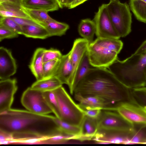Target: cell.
<instances>
[{
    "instance_id": "obj_4",
    "label": "cell",
    "mask_w": 146,
    "mask_h": 146,
    "mask_svg": "<svg viewBox=\"0 0 146 146\" xmlns=\"http://www.w3.org/2000/svg\"><path fill=\"white\" fill-rule=\"evenodd\" d=\"M53 91L57 101L60 119L72 124L81 126L85 116L84 110L74 102L62 86Z\"/></svg>"
},
{
    "instance_id": "obj_1",
    "label": "cell",
    "mask_w": 146,
    "mask_h": 146,
    "mask_svg": "<svg viewBox=\"0 0 146 146\" xmlns=\"http://www.w3.org/2000/svg\"><path fill=\"white\" fill-rule=\"evenodd\" d=\"M56 116L40 115L28 110L11 109L0 113V130L12 135L10 144L34 139H43L62 132Z\"/></svg>"
},
{
    "instance_id": "obj_46",
    "label": "cell",
    "mask_w": 146,
    "mask_h": 146,
    "mask_svg": "<svg viewBox=\"0 0 146 146\" xmlns=\"http://www.w3.org/2000/svg\"><path fill=\"white\" fill-rule=\"evenodd\" d=\"M144 144H146V140Z\"/></svg>"
},
{
    "instance_id": "obj_47",
    "label": "cell",
    "mask_w": 146,
    "mask_h": 146,
    "mask_svg": "<svg viewBox=\"0 0 146 146\" xmlns=\"http://www.w3.org/2000/svg\"><path fill=\"white\" fill-rule=\"evenodd\" d=\"M145 75H146V72H145Z\"/></svg>"
},
{
    "instance_id": "obj_42",
    "label": "cell",
    "mask_w": 146,
    "mask_h": 146,
    "mask_svg": "<svg viewBox=\"0 0 146 146\" xmlns=\"http://www.w3.org/2000/svg\"><path fill=\"white\" fill-rule=\"evenodd\" d=\"M23 0H0V3H4L18 6L23 7Z\"/></svg>"
},
{
    "instance_id": "obj_24",
    "label": "cell",
    "mask_w": 146,
    "mask_h": 146,
    "mask_svg": "<svg viewBox=\"0 0 146 146\" xmlns=\"http://www.w3.org/2000/svg\"><path fill=\"white\" fill-rule=\"evenodd\" d=\"M92 67H93L90 63L87 50L82 57L76 70L73 85L74 91L76 85L92 68Z\"/></svg>"
},
{
    "instance_id": "obj_36",
    "label": "cell",
    "mask_w": 146,
    "mask_h": 146,
    "mask_svg": "<svg viewBox=\"0 0 146 146\" xmlns=\"http://www.w3.org/2000/svg\"><path fill=\"white\" fill-rule=\"evenodd\" d=\"M62 56L60 52L57 49L53 48L46 49L43 55V63L55 59H60Z\"/></svg>"
},
{
    "instance_id": "obj_41",
    "label": "cell",
    "mask_w": 146,
    "mask_h": 146,
    "mask_svg": "<svg viewBox=\"0 0 146 146\" xmlns=\"http://www.w3.org/2000/svg\"><path fill=\"white\" fill-rule=\"evenodd\" d=\"M146 53V40L144 41L133 53L140 54Z\"/></svg>"
},
{
    "instance_id": "obj_17",
    "label": "cell",
    "mask_w": 146,
    "mask_h": 146,
    "mask_svg": "<svg viewBox=\"0 0 146 146\" xmlns=\"http://www.w3.org/2000/svg\"><path fill=\"white\" fill-rule=\"evenodd\" d=\"M22 5L24 8L48 12L57 11L60 8L56 0H23Z\"/></svg>"
},
{
    "instance_id": "obj_39",
    "label": "cell",
    "mask_w": 146,
    "mask_h": 146,
    "mask_svg": "<svg viewBox=\"0 0 146 146\" xmlns=\"http://www.w3.org/2000/svg\"><path fill=\"white\" fill-rule=\"evenodd\" d=\"M102 110L100 109H91L84 111L85 115L89 117L97 119L99 117Z\"/></svg>"
},
{
    "instance_id": "obj_15",
    "label": "cell",
    "mask_w": 146,
    "mask_h": 146,
    "mask_svg": "<svg viewBox=\"0 0 146 146\" xmlns=\"http://www.w3.org/2000/svg\"><path fill=\"white\" fill-rule=\"evenodd\" d=\"M75 99L79 102V106L83 110L100 109L110 110L107 103L102 98L96 96H83L78 94H74Z\"/></svg>"
},
{
    "instance_id": "obj_33",
    "label": "cell",
    "mask_w": 146,
    "mask_h": 146,
    "mask_svg": "<svg viewBox=\"0 0 146 146\" xmlns=\"http://www.w3.org/2000/svg\"><path fill=\"white\" fill-rule=\"evenodd\" d=\"M60 59H55L44 62L43 79L54 76L60 62Z\"/></svg>"
},
{
    "instance_id": "obj_45",
    "label": "cell",
    "mask_w": 146,
    "mask_h": 146,
    "mask_svg": "<svg viewBox=\"0 0 146 146\" xmlns=\"http://www.w3.org/2000/svg\"><path fill=\"white\" fill-rule=\"evenodd\" d=\"M60 8L64 7V0H56Z\"/></svg>"
},
{
    "instance_id": "obj_10",
    "label": "cell",
    "mask_w": 146,
    "mask_h": 146,
    "mask_svg": "<svg viewBox=\"0 0 146 146\" xmlns=\"http://www.w3.org/2000/svg\"><path fill=\"white\" fill-rule=\"evenodd\" d=\"M93 20L96 25L95 34L97 38L119 39L120 38L109 17L106 4H103L99 7Z\"/></svg>"
},
{
    "instance_id": "obj_44",
    "label": "cell",
    "mask_w": 146,
    "mask_h": 146,
    "mask_svg": "<svg viewBox=\"0 0 146 146\" xmlns=\"http://www.w3.org/2000/svg\"><path fill=\"white\" fill-rule=\"evenodd\" d=\"M74 0H64V7L68 8Z\"/></svg>"
},
{
    "instance_id": "obj_7",
    "label": "cell",
    "mask_w": 146,
    "mask_h": 146,
    "mask_svg": "<svg viewBox=\"0 0 146 146\" xmlns=\"http://www.w3.org/2000/svg\"><path fill=\"white\" fill-rule=\"evenodd\" d=\"M22 105L28 111L40 115H48L52 112L46 103L43 92L27 88L23 92L21 98Z\"/></svg>"
},
{
    "instance_id": "obj_23",
    "label": "cell",
    "mask_w": 146,
    "mask_h": 146,
    "mask_svg": "<svg viewBox=\"0 0 146 146\" xmlns=\"http://www.w3.org/2000/svg\"><path fill=\"white\" fill-rule=\"evenodd\" d=\"M22 35L27 37L45 39L49 37L47 30L40 25H30L21 27Z\"/></svg>"
},
{
    "instance_id": "obj_29",
    "label": "cell",
    "mask_w": 146,
    "mask_h": 146,
    "mask_svg": "<svg viewBox=\"0 0 146 146\" xmlns=\"http://www.w3.org/2000/svg\"><path fill=\"white\" fill-rule=\"evenodd\" d=\"M134 126L135 130L129 144H144L146 140V125Z\"/></svg>"
},
{
    "instance_id": "obj_34",
    "label": "cell",
    "mask_w": 146,
    "mask_h": 146,
    "mask_svg": "<svg viewBox=\"0 0 146 146\" xmlns=\"http://www.w3.org/2000/svg\"><path fill=\"white\" fill-rule=\"evenodd\" d=\"M0 25L14 31L19 35H22L21 27L10 17H1Z\"/></svg>"
},
{
    "instance_id": "obj_16",
    "label": "cell",
    "mask_w": 146,
    "mask_h": 146,
    "mask_svg": "<svg viewBox=\"0 0 146 146\" xmlns=\"http://www.w3.org/2000/svg\"><path fill=\"white\" fill-rule=\"evenodd\" d=\"M73 71V66L69 52L62 55L54 76L58 78L63 84L68 85Z\"/></svg>"
},
{
    "instance_id": "obj_38",
    "label": "cell",
    "mask_w": 146,
    "mask_h": 146,
    "mask_svg": "<svg viewBox=\"0 0 146 146\" xmlns=\"http://www.w3.org/2000/svg\"><path fill=\"white\" fill-rule=\"evenodd\" d=\"M10 18L21 27L30 25H40L30 19L17 17Z\"/></svg>"
},
{
    "instance_id": "obj_5",
    "label": "cell",
    "mask_w": 146,
    "mask_h": 146,
    "mask_svg": "<svg viewBox=\"0 0 146 146\" xmlns=\"http://www.w3.org/2000/svg\"><path fill=\"white\" fill-rule=\"evenodd\" d=\"M109 17L116 31L120 37H124L131 32V14L129 5L119 0H110L106 4Z\"/></svg>"
},
{
    "instance_id": "obj_3",
    "label": "cell",
    "mask_w": 146,
    "mask_h": 146,
    "mask_svg": "<svg viewBox=\"0 0 146 146\" xmlns=\"http://www.w3.org/2000/svg\"><path fill=\"white\" fill-rule=\"evenodd\" d=\"M108 68L128 89L146 86V53L133 54L122 60L117 59Z\"/></svg>"
},
{
    "instance_id": "obj_2",
    "label": "cell",
    "mask_w": 146,
    "mask_h": 146,
    "mask_svg": "<svg viewBox=\"0 0 146 146\" xmlns=\"http://www.w3.org/2000/svg\"><path fill=\"white\" fill-rule=\"evenodd\" d=\"M129 90L107 68L93 67L76 85L74 94L100 97L113 111L119 104L129 100Z\"/></svg>"
},
{
    "instance_id": "obj_19",
    "label": "cell",
    "mask_w": 146,
    "mask_h": 146,
    "mask_svg": "<svg viewBox=\"0 0 146 146\" xmlns=\"http://www.w3.org/2000/svg\"><path fill=\"white\" fill-rule=\"evenodd\" d=\"M97 119L92 118L85 115L82 125V134L80 137L79 141L92 140L98 130Z\"/></svg>"
},
{
    "instance_id": "obj_6",
    "label": "cell",
    "mask_w": 146,
    "mask_h": 146,
    "mask_svg": "<svg viewBox=\"0 0 146 146\" xmlns=\"http://www.w3.org/2000/svg\"><path fill=\"white\" fill-rule=\"evenodd\" d=\"M114 111L134 126L146 125V108L132 99H129L119 104Z\"/></svg>"
},
{
    "instance_id": "obj_9",
    "label": "cell",
    "mask_w": 146,
    "mask_h": 146,
    "mask_svg": "<svg viewBox=\"0 0 146 146\" xmlns=\"http://www.w3.org/2000/svg\"><path fill=\"white\" fill-rule=\"evenodd\" d=\"M87 51L90 63L94 68H108L117 59V53L93 42L89 44Z\"/></svg>"
},
{
    "instance_id": "obj_13",
    "label": "cell",
    "mask_w": 146,
    "mask_h": 146,
    "mask_svg": "<svg viewBox=\"0 0 146 146\" xmlns=\"http://www.w3.org/2000/svg\"><path fill=\"white\" fill-rule=\"evenodd\" d=\"M18 89L15 78L0 81V113L11 109Z\"/></svg>"
},
{
    "instance_id": "obj_27",
    "label": "cell",
    "mask_w": 146,
    "mask_h": 146,
    "mask_svg": "<svg viewBox=\"0 0 146 146\" xmlns=\"http://www.w3.org/2000/svg\"><path fill=\"white\" fill-rule=\"evenodd\" d=\"M55 121L61 131L66 134L76 137V140H78L82 134V126L72 124L64 121L56 117Z\"/></svg>"
},
{
    "instance_id": "obj_26",
    "label": "cell",
    "mask_w": 146,
    "mask_h": 146,
    "mask_svg": "<svg viewBox=\"0 0 146 146\" xmlns=\"http://www.w3.org/2000/svg\"><path fill=\"white\" fill-rule=\"evenodd\" d=\"M95 44L119 54L123 45L119 39L97 38L93 42Z\"/></svg>"
},
{
    "instance_id": "obj_8",
    "label": "cell",
    "mask_w": 146,
    "mask_h": 146,
    "mask_svg": "<svg viewBox=\"0 0 146 146\" xmlns=\"http://www.w3.org/2000/svg\"><path fill=\"white\" fill-rule=\"evenodd\" d=\"M98 130L106 131H130L135 126L115 111L102 110L97 119Z\"/></svg>"
},
{
    "instance_id": "obj_31",
    "label": "cell",
    "mask_w": 146,
    "mask_h": 146,
    "mask_svg": "<svg viewBox=\"0 0 146 146\" xmlns=\"http://www.w3.org/2000/svg\"><path fill=\"white\" fill-rule=\"evenodd\" d=\"M75 136L62 133L51 137L44 139L39 142L38 144H60L71 139H75Z\"/></svg>"
},
{
    "instance_id": "obj_43",
    "label": "cell",
    "mask_w": 146,
    "mask_h": 146,
    "mask_svg": "<svg viewBox=\"0 0 146 146\" xmlns=\"http://www.w3.org/2000/svg\"><path fill=\"white\" fill-rule=\"evenodd\" d=\"M87 0H74L68 7L69 9L74 8Z\"/></svg>"
},
{
    "instance_id": "obj_12",
    "label": "cell",
    "mask_w": 146,
    "mask_h": 146,
    "mask_svg": "<svg viewBox=\"0 0 146 146\" xmlns=\"http://www.w3.org/2000/svg\"><path fill=\"white\" fill-rule=\"evenodd\" d=\"M89 44L88 42L85 39L77 38L74 40L72 47L69 52L73 71L68 85L72 95L74 94L73 85L77 68L84 53L87 50Z\"/></svg>"
},
{
    "instance_id": "obj_35",
    "label": "cell",
    "mask_w": 146,
    "mask_h": 146,
    "mask_svg": "<svg viewBox=\"0 0 146 146\" xmlns=\"http://www.w3.org/2000/svg\"><path fill=\"white\" fill-rule=\"evenodd\" d=\"M46 49L39 48L35 51L29 67H39L43 66V57Z\"/></svg>"
},
{
    "instance_id": "obj_28",
    "label": "cell",
    "mask_w": 146,
    "mask_h": 146,
    "mask_svg": "<svg viewBox=\"0 0 146 146\" xmlns=\"http://www.w3.org/2000/svg\"><path fill=\"white\" fill-rule=\"evenodd\" d=\"M24 9L31 19L39 24L40 23L45 21L55 20L48 15V12L47 11L40 10L29 9L24 8Z\"/></svg>"
},
{
    "instance_id": "obj_30",
    "label": "cell",
    "mask_w": 146,
    "mask_h": 146,
    "mask_svg": "<svg viewBox=\"0 0 146 146\" xmlns=\"http://www.w3.org/2000/svg\"><path fill=\"white\" fill-rule=\"evenodd\" d=\"M130 98L146 108V86L130 90Z\"/></svg>"
},
{
    "instance_id": "obj_25",
    "label": "cell",
    "mask_w": 146,
    "mask_h": 146,
    "mask_svg": "<svg viewBox=\"0 0 146 146\" xmlns=\"http://www.w3.org/2000/svg\"><path fill=\"white\" fill-rule=\"evenodd\" d=\"M129 5L137 20L146 23V0H130Z\"/></svg>"
},
{
    "instance_id": "obj_22",
    "label": "cell",
    "mask_w": 146,
    "mask_h": 146,
    "mask_svg": "<svg viewBox=\"0 0 146 146\" xmlns=\"http://www.w3.org/2000/svg\"><path fill=\"white\" fill-rule=\"evenodd\" d=\"M62 84L56 77L50 78L36 80L31 85L33 89L42 92L53 91L60 86Z\"/></svg>"
},
{
    "instance_id": "obj_37",
    "label": "cell",
    "mask_w": 146,
    "mask_h": 146,
    "mask_svg": "<svg viewBox=\"0 0 146 146\" xmlns=\"http://www.w3.org/2000/svg\"><path fill=\"white\" fill-rule=\"evenodd\" d=\"M18 34L14 31L0 25V41L5 39H9L18 37Z\"/></svg>"
},
{
    "instance_id": "obj_20",
    "label": "cell",
    "mask_w": 146,
    "mask_h": 146,
    "mask_svg": "<svg viewBox=\"0 0 146 146\" xmlns=\"http://www.w3.org/2000/svg\"><path fill=\"white\" fill-rule=\"evenodd\" d=\"M78 30L80 36L86 40L89 44L94 41L96 28L93 20L88 18L81 20L78 26Z\"/></svg>"
},
{
    "instance_id": "obj_14",
    "label": "cell",
    "mask_w": 146,
    "mask_h": 146,
    "mask_svg": "<svg viewBox=\"0 0 146 146\" xmlns=\"http://www.w3.org/2000/svg\"><path fill=\"white\" fill-rule=\"evenodd\" d=\"M17 65L11 51L3 47H0V79L9 78L16 72Z\"/></svg>"
},
{
    "instance_id": "obj_32",
    "label": "cell",
    "mask_w": 146,
    "mask_h": 146,
    "mask_svg": "<svg viewBox=\"0 0 146 146\" xmlns=\"http://www.w3.org/2000/svg\"><path fill=\"white\" fill-rule=\"evenodd\" d=\"M43 95L48 106L55 116L60 119L58 105L55 95L53 91L43 92Z\"/></svg>"
},
{
    "instance_id": "obj_21",
    "label": "cell",
    "mask_w": 146,
    "mask_h": 146,
    "mask_svg": "<svg viewBox=\"0 0 146 146\" xmlns=\"http://www.w3.org/2000/svg\"><path fill=\"white\" fill-rule=\"evenodd\" d=\"M39 25L47 30L49 37L62 36L65 35L69 29V26L68 24L55 20L53 21H45L40 23Z\"/></svg>"
},
{
    "instance_id": "obj_18",
    "label": "cell",
    "mask_w": 146,
    "mask_h": 146,
    "mask_svg": "<svg viewBox=\"0 0 146 146\" xmlns=\"http://www.w3.org/2000/svg\"><path fill=\"white\" fill-rule=\"evenodd\" d=\"M0 17L30 19L23 7L2 3H0Z\"/></svg>"
},
{
    "instance_id": "obj_11",
    "label": "cell",
    "mask_w": 146,
    "mask_h": 146,
    "mask_svg": "<svg viewBox=\"0 0 146 146\" xmlns=\"http://www.w3.org/2000/svg\"><path fill=\"white\" fill-rule=\"evenodd\" d=\"M134 129L130 131H106L98 130L92 140L98 144H129Z\"/></svg>"
},
{
    "instance_id": "obj_40",
    "label": "cell",
    "mask_w": 146,
    "mask_h": 146,
    "mask_svg": "<svg viewBox=\"0 0 146 146\" xmlns=\"http://www.w3.org/2000/svg\"><path fill=\"white\" fill-rule=\"evenodd\" d=\"M13 139L12 135L11 134L0 130V141H12Z\"/></svg>"
}]
</instances>
